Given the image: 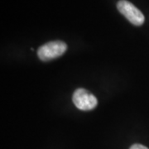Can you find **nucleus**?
<instances>
[{
  "instance_id": "20e7f679",
  "label": "nucleus",
  "mask_w": 149,
  "mask_h": 149,
  "mask_svg": "<svg viewBox=\"0 0 149 149\" xmlns=\"http://www.w3.org/2000/svg\"><path fill=\"white\" fill-rule=\"evenodd\" d=\"M129 149H149V148H148L147 147H145V146L142 145V144L136 143V144H133V145H132Z\"/></svg>"
},
{
  "instance_id": "f257e3e1",
  "label": "nucleus",
  "mask_w": 149,
  "mask_h": 149,
  "mask_svg": "<svg viewBox=\"0 0 149 149\" xmlns=\"http://www.w3.org/2000/svg\"><path fill=\"white\" fill-rule=\"evenodd\" d=\"M67 50V45L62 41H52L41 46L37 56L42 61H50L61 56Z\"/></svg>"
},
{
  "instance_id": "f03ea898",
  "label": "nucleus",
  "mask_w": 149,
  "mask_h": 149,
  "mask_svg": "<svg viewBox=\"0 0 149 149\" xmlns=\"http://www.w3.org/2000/svg\"><path fill=\"white\" fill-rule=\"evenodd\" d=\"M117 8L119 13L133 25L142 26L144 23L145 17L143 13L132 3L127 0H119L117 3Z\"/></svg>"
},
{
  "instance_id": "7ed1b4c3",
  "label": "nucleus",
  "mask_w": 149,
  "mask_h": 149,
  "mask_svg": "<svg viewBox=\"0 0 149 149\" xmlns=\"http://www.w3.org/2000/svg\"><path fill=\"white\" fill-rule=\"evenodd\" d=\"M72 101L77 109L84 111L92 110L98 104L95 96L83 88H79L74 91L72 96Z\"/></svg>"
}]
</instances>
